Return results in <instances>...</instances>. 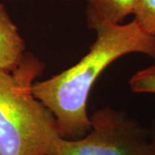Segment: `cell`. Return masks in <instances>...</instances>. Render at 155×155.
<instances>
[{"label":"cell","mask_w":155,"mask_h":155,"mask_svg":"<svg viewBox=\"0 0 155 155\" xmlns=\"http://www.w3.org/2000/svg\"><path fill=\"white\" fill-rule=\"evenodd\" d=\"M88 53L67 70L35 82L33 93L54 116L61 137L82 138L91 127L87 101L93 84L107 67L122 56L140 53L155 59V38L133 19L126 24H101Z\"/></svg>","instance_id":"cell-1"},{"label":"cell","mask_w":155,"mask_h":155,"mask_svg":"<svg viewBox=\"0 0 155 155\" xmlns=\"http://www.w3.org/2000/svg\"><path fill=\"white\" fill-rule=\"evenodd\" d=\"M44 68L26 52L15 70H0V155H48L61 135L54 116L33 93Z\"/></svg>","instance_id":"cell-2"},{"label":"cell","mask_w":155,"mask_h":155,"mask_svg":"<svg viewBox=\"0 0 155 155\" xmlns=\"http://www.w3.org/2000/svg\"><path fill=\"white\" fill-rule=\"evenodd\" d=\"M91 127L78 140L58 135L48 155H153L155 143L135 121L111 108H103L90 116Z\"/></svg>","instance_id":"cell-3"},{"label":"cell","mask_w":155,"mask_h":155,"mask_svg":"<svg viewBox=\"0 0 155 155\" xmlns=\"http://www.w3.org/2000/svg\"><path fill=\"white\" fill-rule=\"evenodd\" d=\"M25 53V42L18 28L0 4V70H15Z\"/></svg>","instance_id":"cell-4"},{"label":"cell","mask_w":155,"mask_h":155,"mask_svg":"<svg viewBox=\"0 0 155 155\" xmlns=\"http://www.w3.org/2000/svg\"><path fill=\"white\" fill-rule=\"evenodd\" d=\"M138 0H86L88 27L94 29L101 24H119L133 15Z\"/></svg>","instance_id":"cell-5"},{"label":"cell","mask_w":155,"mask_h":155,"mask_svg":"<svg viewBox=\"0 0 155 155\" xmlns=\"http://www.w3.org/2000/svg\"><path fill=\"white\" fill-rule=\"evenodd\" d=\"M133 15L140 28L155 38V0H138Z\"/></svg>","instance_id":"cell-6"},{"label":"cell","mask_w":155,"mask_h":155,"mask_svg":"<svg viewBox=\"0 0 155 155\" xmlns=\"http://www.w3.org/2000/svg\"><path fill=\"white\" fill-rule=\"evenodd\" d=\"M129 86L135 93L155 94V63L135 72L129 80Z\"/></svg>","instance_id":"cell-7"},{"label":"cell","mask_w":155,"mask_h":155,"mask_svg":"<svg viewBox=\"0 0 155 155\" xmlns=\"http://www.w3.org/2000/svg\"><path fill=\"white\" fill-rule=\"evenodd\" d=\"M153 155H155V149H154V152H153Z\"/></svg>","instance_id":"cell-8"},{"label":"cell","mask_w":155,"mask_h":155,"mask_svg":"<svg viewBox=\"0 0 155 155\" xmlns=\"http://www.w3.org/2000/svg\"><path fill=\"white\" fill-rule=\"evenodd\" d=\"M66 1H72V0H66Z\"/></svg>","instance_id":"cell-9"},{"label":"cell","mask_w":155,"mask_h":155,"mask_svg":"<svg viewBox=\"0 0 155 155\" xmlns=\"http://www.w3.org/2000/svg\"><path fill=\"white\" fill-rule=\"evenodd\" d=\"M154 143H155V142H154Z\"/></svg>","instance_id":"cell-10"}]
</instances>
